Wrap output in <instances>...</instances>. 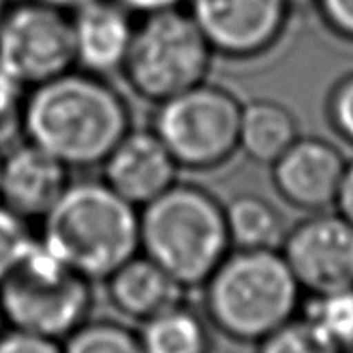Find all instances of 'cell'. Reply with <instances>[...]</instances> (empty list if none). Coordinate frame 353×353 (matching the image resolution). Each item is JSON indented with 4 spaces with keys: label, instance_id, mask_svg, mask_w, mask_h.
Returning <instances> with one entry per match:
<instances>
[{
    "label": "cell",
    "instance_id": "cell-1",
    "mask_svg": "<svg viewBox=\"0 0 353 353\" xmlns=\"http://www.w3.org/2000/svg\"><path fill=\"white\" fill-rule=\"evenodd\" d=\"M130 128V108L122 95L88 70H67L32 85L25 97L27 141L69 169L101 165Z\"/></svg>",
    "mask_w": 353,
    "mask_h": 353
},
{
    "label": "cell",
    "instance_id": "cell-2",
    "mask_svg": "<svg viewBox=\"0 0 353 353\" xmlns=\"http://www.w3.org/2000/svg\"><path fill=\"white\" fill-rule=\"evenodd\" d=\"M40 241L82 277L105 281L137 254V208L105 181L69 183L42 219Z\"/></svg>",
    "mask_w": 353,
    "mask_h": 353
},
{
    "label": "cell",
    "instance_id": "cell-3",
    "mask_svg": "<svg viewBox=\"0 0 353 353\" xmlns=\"http://www.w3.org/2000/svg\"><path fill=\"white\" fill-rule=\"evenodd\" d=\"M213 327L256 344L299 315L304 291L279 249H232L203 283Z\"/></svg>",
    "mask_w": 353,
    "mask_h": 353
},
{
    "label": "cell",
    "instance_id": "cell-4",
    "mask_svg": "<svg viewBox=\"0 0 353 353\" xmlns=\"http://www.w3.org/2000/svg\"><path fill=\"white\" fill-rule=\"evenodd\" d=\"M139 249L185 289L200 287L232 251L224 203L201 186L173 183L139 213Z\"/></svg>",
    "mask_w": 353,
    "mask_h": 353
},
{
    "label": "cell",
    "instance_id": "cell-5",
    "mask_svg": "<svg viewBox=\"0 0 353 353\" xmlns=\"http://www.w3.org/2000/svg\"><path fill=\"white\" fill-rule=\"evenodd\" d=\"M92 281L63 264L40 239L0 283V312L12 329L65 340L88 321Z\"/></svg>",
    "mask_w": 353,
    "mask_h": 353
},
{
    "label": "cell",
    "instance_id": "cell-6",
    "mask_svg": "<svg viewBox=\"0 0 353 353\" xmlns=\"http://www.w3.org/2000/svg\"><path fill=\"white\" fill-rule=\"evenodd\" d=\"M213 55L188 12L163 10L135 25L122 70L139 97L163 103L205 82Z\"/></svg>",
    "mask_w": 353,
    "mask_h": 353
},
{
    "label": "cell",
    "instance_id": "cell-7",
    "mask_svg": "<svg viewBox=\"0 0 353 353\" xmlns=\"http://www.w3.org/2000/svg\"><path fill=\"white\" fill-rule=\"evenodd\" d=\"M241 110L226 88L201 82L160 103L154 131L179 168L215 169L239 150Z\"/></svg>",
    "mask_w": 353,
    "mask_h": 353
},
{
    "label": "cell",
    "instance_id": "cell-8",
    "mask_svg": "<svg viewBox=\"0 0 353 353\" xmlns=\"http://www.w3.org/2000/svg\"><path fill=\"white\" fill-rule=\"evenodd\" d=\"M0 65L25 85H39L77 65L70 14L40 0L21 2L0 19Z\"/></svg>",
    "mask_w": 353,
    "mask_h": 353
},
{
    "label": "cell",
    "instance_id": "cell-9",
    "mask_svg": "<svg viewBox=\"0 0 353 353\" xmlns=\"http://www.w3.org/2000/svg\"><path fill=\"white\" fill-rule=\"evenodd\" d=\"M196 25L215 54L256 59L283 40L294 14L291 0H188Z\"/></svg>",
    "mask_w": 353,
    "mask_h": 353
},
{
    "label": "cell",
    "instance_id": "cell-10",
    "mask_svg": "<svg viewBox=\"0 0 353 353\" xmlns=\"http://www.w3.org/2000/svg\"><path fill=\"white\" fill-rule=\"evenodd\" d=\"M304 294L353 289V226L336 209L307 213L279 245Z\"/></svg>",
    "mask_w": 353,
    "mask_h": 353
},
{
    "label": "cell",
    "instance_id": "cell-11",
    "mask_svg": "<svg viewBox=\"0 0 353 353\" xmlns=\"http://www.w3.org/2000/svg\"><path fill=\"white\" fill-rule=\"evenodd\" d=\"M345 156L334 143L315 135H299L277 158L272 183L291 208L315 213L334 208L345 171Z\"/></svg>",
    "mask_w": 353,
    "mask_h": 353
},
{
    "label": "cell",
    "instance_id": "cell-12",
    "mask_svg": "<svg viewBox=\"0 0 353 353\" xmlns=\"http://www.w3.org/2000/svg\"><path fill=\"white\" fill-rule=\"evenodd\" d=\"M101 165L105 183L135 208H143L176 183L179 169L156 131L131 128Z\"/></svg>",
    "mask_w": 353,
    "mask_h": 353
},
{
    "label": "cell",
    "instance_id": "cell-13",
    "mask_svg": "<svg viewBox=\"0 0 353 353\" xmlns=\"http://www.w3.org/2000/svg\"><path fill=\"white\" fill-rule=\"evenodd\" d=\"M69 186V168L31 141L2 158L0 203L25 221L44 219Z\"/></svg>",
    "mask_w": 353,
    "mask_h": 353
},
{
    "label": "cell",
    "instance_id": "cell-14",
    "mask_svg": "<svg viewBox=\"0 0 353 353\" xmlns=\"http://www.w3.org/2000/svg\"><path fill=\"white\" fill-rule=\"evenodd\" d=\"M77 65L93 74L122 69L135 25L116 0H90L70 14Z\"/></svg>",
    "mask_w": 353,
    "mask_h": 353
},
{
    "label": "cell",
    "instance_id": "cell-15",
    "mask_svg": "<svg viewBox=\"0 0 353 353\" xmlns=\"http://www.w3.org/2000/svg\"><path fill=\"white\" fill-rule=\"evenodd\" d=\"M105 281L116 310L141 323L181 304L185 294V287L145 254L131 256Z\"/></svg>",
    "mask_w": 353,
    "mask_h": 353
},
{
    "label": "cell",
    "instance_id": "cell-16",
    "mask_svg": "<svg viewBox=\"0 0 353 353\" xmlns=\"http://www.w3.org/2000/svg\"><path fill=\"white\" fill-rule=\"evenodd\" d=\"M299 135L296 118L281 103L256 99L243 105L239 123V150L249 160L272 165Z\"/></svg>",
    "mask_w": 353,
    "mask_h": 353
},
{
    "label": "cell",
    "instance_id": "cell-17",
    "mask_svg": "<svg viewBox=\"0 0 353 353\" xmlns=\"http://www.w3.org/2000/svg\"><path fill=\"white\" fill-rule=\"evenodd\" d=\"M232 249H279L287 228L279 209L261 194L243 192L224 203Z\"/></svg>",
    "mask_w": 353,
    "mask_h": 353
},
{
    "label": "cell",
    "instance_id": "cell-18",
    "mask_svg": "<svg viewBox=\"0 0 353 353\" xmlns=\"http://www.w3.org/2000/svg\"><path fill=\"white\" fill-rule=\"evenodd\" d=\"M139 340L145 353H211L205 317L183 302L143 321Z\"/></svg>",
    "mask_w": 353,
    "mask_h": 353
},
{
    "label": "cell",
    "instance_id": "cell-19",
    "mask_svg": "<svg viewBox=\"0 0 353 353\" xmlns=\"http://www.w3.org/2000/svg\"><path fill=\"white\" fill-rule=\"evenodd\" d=\"M300 312L340 352H353V289L304 294Z\"/></svg>",
    "mask_w": 353,
    "mask_h": 353
},
{
    "label": "cell",
    "instance_id": "cell-20",
    "mask_svg": "<svg viewBox=\"0 0 353 353\" xmlns=\"http://www.w3.org/2000/svg\"><path fill=\"white\" fill-rule=\"evenodd\" d=\"M63 353H145L133 332L116 321H84L65 338Z\"/></svg>",
    "mask_w": 353,
    "mask_h": 353
},
{
    "label": "cell",
    "instance_id": "cell-21",
    "mask_svg": "<svg viewBox=\"0 0 353 353\" xmlns=\"http://www.w3.org/2000/svg\"><path fill=\"white\" fill-rule=\"evenodd\" d=\"M256 345V353H344L299 315L270 332Z\"/></svg>",
    "mask_w": 353,
    "mask_h": 353
},
{
    "label": "cell",
    "instance_id": "cell-22",
    "mask_svg": "<svg viewBox=\"0 0 353 353\" xmlns=\"http://www.w3.org/2000/svg\"><path fill=\"white\" fill-rule=\"evenodd\" d=\"M32 243L27 221L0 203V283L23 261Z\"/></svg>",
    "mask_w": 353,
    "mask_h": 353
},
{
    "label": "cell",
    "instance_id": "cell-23",
    "mask_svg": "<svg viewBox=\"0 0 353 353\" xmlns=\"http://www.w3.org/2000/svg\"><path fill=\"white\" fill-rule=\"evenodd\" d=\"M25 88L23 82L0 65V146L12 143L23 131Z\"/></svg>",
    "mask_w": 353,
    "mask_h": 353
},
{
    "label": "cell",
    "instance_id": "cell-24",
    "mask_svg": "<svg viewBox=\"0 0 353 353\" xmlns=\"http://www.w3.org/2000/svg\"><path fill=\"white\" fill-rule=\"evenodd\" d=\"M325 114L334 135L353 146V72L338 78L330 88L325 103Z\"/></svg>",
    "mask_w": 353,
    "mask_h": 353
},
{
    "label": "cell",
    "instance_id": "cell-25",
    "mask_svg": "<svg viewBox=\"0 0 353 353\" xmlns=\"http://www.w3.org/2000/svg\"><path fill=\"white\" fill-rule=\"evenodd\" d=\"M321 23L336 39L353 44V0H312Z\"/></svg>",
    "mask_w": 353,
    "mask_h": 353
},
{
    "label": "cell",
    "instance_id": "cell-26",
    "mask_svg": "<svg viewBox=\"0 0 353 353\" xmlns=\"http://www.w3.org/2000/svg\"><path fill=\"white\" fill-rule=\"evenodd\" d=\"M0 353H63L59 340L12 329L0 334Z\"/></svg>",
    "mask_w": 353,
    "mask_h": 353
},
{
    "label": "cell",
    "instance_id": "cell-27",
    "mask_svg": "<svg viewBox=\"0 0 353 353\" xmlns=\"http://www.w3.org/2000/svg\"><path fill=\"white\" fill-rule=\"evenodd\" d=\"M332 209H336L338 213L353 226V160H347V163H345L342 185H340Z\"/></svg>",
    "mask_w": 353,
    "mask_h": 353
},
{
    "label": "cell",
    "instance_id": "cell-28",
    "mask_svg": "<svg viewBox=\"0 0 353 353\" xmlns=\"http://www.w3.org/2000/svg\"><path fill=\"white\" fill-rule=\"evenodd\" d=\"M118 4H122L128 12H139L143 16L163 12V10L179 8L186 0H116Z\"/></svg>",
    "mask_w": 353,
    "mask_h": 353
},
{
    "label": "cell",
    "instance_id": "cell-29",
    "mask_svg": "<svg viewBox=\"0 0 353 353\" xmlns=\"http://www.w3.org/2000/svg\"><path fill=\"white\" fill-rule=\"evenodd\" d=\"M40 2H46L50 6H54L57 10H63V12H67V14H72L74 10H78L80 6H84L85 2H90V0H40Z\"/></svg>",
    "mask_w": 353,
    "mask_h": 353
},
{
    "label": "cell",
    "instance_id": "cell-30",
    "mask_svg": "<svg viewBox=\"0 0 353 353\" xmlns=\"http://www.w3.org/2000/svg\"><path fill=\"white\" fill-rule=\"evenodd\" d=\"M292 4H294V8H306V6H310L312 4V0H291Z\"/></svg>",
    "mask_w": 353,
    "mask_h": 353
},
{
    "label": "cell",
    "instance_id": "cell-31",
    "mask_svg": "<svg viewBox=\"0 0 353 353\" xmlns=\"http://www.w3.org/2000/svg\"><path fill=\"white\" fill-rule=\"evenodd\" d=\"M4 12H6V0H0V19L4 16Z\"/></svg>",
    "mask_w": 353,
    "mask_h": 353
},
{
    "label": "cell",
    "instance_id": "cell-32",
    "mask_svg": "<svg viewBox=\"0 0 353 353\" xmlns=\"http://www.w3.org/2000/svg\"><path fill=\"white\" fill-rule=\"evenodd\" d=\"M2 327H4V317H2V312H0V334H2Z\"/></svg>",
    "mask_w": 353,
    "mask_h": 353
},
{
    "label": "cell",
    "instance_id": "cell-33",
    "mask_svg": "<svg viewBox=\"0 0 353 353\" xmlns=\"http://www.w3.org/2000/svg\"><path fill=\"white\" fill-rule=\"evenodd\" d=\"M0 168H2V156H0Z\"/></svg>",
    "mask_w": 353,
    "mask_h": 353
}]
</instances>
